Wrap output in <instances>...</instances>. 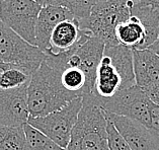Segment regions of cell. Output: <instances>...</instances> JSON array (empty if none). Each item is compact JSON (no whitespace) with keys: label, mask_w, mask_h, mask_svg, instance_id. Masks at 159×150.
<instances>
[{"label":"cell","mask_w":159,"mask_h":150,"mask_svg":"<svg viewBox=\"0 0 159 150\" xmlns=\"http://www.w3.org/2000/svg\"><path fill=\"white\" fill-rule=\"evenodd\" d=\"M107 120L93 93L82 97V107L66 150H108Z\"/></svg>","instance_id":"3"},{"label":"cell","mask_w":159,"mask_h":150,"mask_svg":"<svg viewBox=\"0 0 159 150\" xmlns=\"http://www.w3.org/2000/svg\"><path fill=\"white\" fill-rule=\"evenodd\" d=\"M33 75L11 64L0 62V89L10 90L29 87Z\"/></svg>","instance_id":"16"},{"label":"cell","mask_w":159,"mask_h":150,"mask_svg":"<svg viewBox=\"0 0 159 150\" xmlns=\"http://www.w3.org/2000/svg\"><path fill=\"white\" fill-rule=\"evenodd\" d=\"M86 34L88 33L81 30L79 21L76 17L61 21L53 30L50 38L48 51L46 53L57 55L67 52L78 45Z\"/></svg>","instance_id":"12"},{"label":"cell","mask_w":159,"mask_h":150,"mask_svg":"<svg viewBox=\"0 0 159 150\" xmlns=\"http://www.w3.org/2000/svg\"><path fill=\"white\" fill-rule=\"evenodd\" d=\"M1 1H3V0H0V2H1Z\"/></svg>","instance_id":"28"},{"label":"cell","mask_w":159,"mask_h":150,"mask_svg":"<svg viewBox=\"0 0 159 150\" xmlns=\"http://www.w3.org/2000/svg\"><path fill=\"white\" fill-rule=\"evenodd\" d=\"M116 37L120 45L132 50H142L146 38V30L141 20L134 14L116 29Z\"/></svg>","instance_id":"14"},{"label":"cell","mask_w":159,"mask_h":150,"mask_svg":"<svg viewBox=\"0 0 159 150\" xmlns=\"http://www.w3.org/2000/svg\"><path fill=\"white\" fill-rule=\"evenodd\" d=\"M139 2L144 5L154 7V8H158L159 7V0H141V1H139Z\"/></svg>","instance_id":"23"},{"label":"cell","mask_w":159,"mask_h":150,"mask_svg":"<svg viewBox=\"0 0 159 150\" xmlns=\"http://www.w3.org/2000/svg\"><path fill=\"white\" fill-rule=\"evenodd\" d=\"M149 50H151L152 52H154L156 55H158L159 56V37H158V39L154 42V43L150 46V47L148 48Z\"/></svg>","instance_id":"24"},{"label":"cell","mask_w":159,"mask_h":150,"mask_svg":"<svg viewBox=\"0 0 159 150\" xmlns=\"http://www.w3.org/2000/svg\"><path fill=\"white\" fill-rule=\"evenodd\" d=\"M75 18L70 11L59 6L44 5L39 14L36 26V46L46 54L54 29L61 21Z\"/></svg>","instance_id":"11"},{"label":"cell","mask_w":159,"mask_h":150,"mask_svg":"<svg viewBox=\"0 0 159 150\" xmlns=\"http://www.w3.org/2000/svg\"><path fill=\"white\" fill-rule=\"evenodd\" d=\"M131 14L136 15L144 25L146 38L142 50L148 49L159 37V7L154 8L137 2L132 6Z\"/></svg>","instance_id":"15"},{"label":"cell","mask_w":159,"mask_h":150,"mask_svg":"<svg viewBox=\"0 0 159 150\" xmlns=\"http://www.w3.org/2000/svg\"><path fill=\"white\" fill-rule=\"evenodd\" d=\"M46 59V54L30 45L0 20V62L24 69L33 75Z\"/></svg>","instance_id":"5"},{"label":"cell","mask_w":159,"mask_h":150,"mask_svg":"<svg viewBox=\"0 0 159 150\" xmlns=\"http://www.w3.org/2000/svg\"><path fill=\"white\" fill-rule=\"evenodd\" d=\"M132 2L133 3H137V2H139V1H141V0H131Z\"/></svg>","instance_id":"27"},{"label":"cell","mask_w":159,"mask_h":150,"mask_svg":"<svg viewBox=\"0 0 159 150\" xmlns=\"http://www.w3.org/2000/svg\"><path fill=\"white\" fill-rule=\"evenodd\" d=\"M82 107V98H77L61 110L45 117H30L28 124L36 128L60 147L66 149L71 139L72 130Z\"/></svg>","instance_id":"6"},{"label":"cell","mask_w":159,"mask_h":150,"mask_svg":"<svg viewBox=\"0 0 159 150\" xmlns=\"http://www.w3.org/2000/svg\"><path fill=\"white\" fill-rule=\"evenodd\" d=\"M29 118L28 87L0 89V126H24Z\"/></svg>","instance_id":"10"},{"label":"cell","mask_w":159,"mask_h":150,"mask_svg":"<svg viewBox=\"0 0 159 150\" xmlns=\"http://www.w3.org/2000/svg\"><path fill=\"white\" fill-rule=\"evenodd\" d=\"M107 131L108 150H132L127 141L124 139L123 136L119 133V131L116 129L115 125L110 120H107Z\"/></svg>","instance_id":"20"},{"label":"cell","mask_w":159,"mask_h":150,"mask_svg":"<svg viewBox=\"0 0 159 150\" xmlns=\"http://www.w3.org/2000/svg\"><path fill=\"white\" fill-rule=\"evenodd\" d=\"M0 150H28L24 126H0Z\"/></svg>","instance_id":"17"},{"label":"cell","mask_w":159,"mask_h":150,"mask_svg":"<svg viewBox=\"0 0 159 150\" xmlns=\"http://www.w3.org/2000/svg\"><path fill=\"white\" fill-rule=\"evenodd\" d=\"M95 3L92 0H47L45 5L59 6L67 9L78 20L89 16Z\"/></svg>","instance_id":"19"},{"label":"cell","mask_w":159,"mask_h":150,"mask_svg":"<svg viewBox=\"0 0 159 150\" xmlns=\"http://www.w3.org/2000/svg\"><path fill=\"white\" fill-rule=\"evenodd\" d=\"M42 7L34 0H3L0 2V20L36 46V26Z\"/></svg>","instance_id":"7"},{"label":"cell","mask_w":159,"mask_h":150,"mask_svg":"<svg viewBox=\"0 0 159 150\" xmlns=\"http://www.w3.org/2000/svg\"><path fill=\"white\" fill-rule=\"evenodd\" d=\"M34 1H36L37 3H39L40 5L44 6L46 4V2H47V0H34Z\"/></svg>","instance_id":"25"},{"label":"cell","mask_w":159,"mask_h":150,"mask_svg":"<svg viewBox=\"0 0 159 150\" xmlns=\"http://www.w3.org/2000/svg\"><path fill=\"white\" fill-rule=\"evenodd\" d=\"M94 3H98V2H103V1H107V0H92Z\"/></svg>","instance_id":"26"},{"label":"cell","mask_w":159,"mask_h":150,"mask_svg":"<svg viewBox=\"0 0 159 150\" xmlns=\"http://www.w3.org/2000/svg\"><path fill=\"white\" fill-rule=\"evenodd\" d=\"M149 111H150V127L149 129L153 135L159 141V107L154 105L150 101L149 103Z\"/></svg>","instance_id":"21"},{"label":"cell","mask_w":159,"mask_h":150,"mask_svg":"<svg viewBox=\"0 0 159 150\" xmlns=\"http://www.w3.org/2000/svg\"><path fill=\"white\" fill-rule=\"evenodd\" d=\"M104 116L127 141L132 150H159V141L149 128L129 118L104 111Z\"/></svg>","instance_id":"9"},{"label":"cell","mask_w":159,"mask_h":150,"mask_svg":"<svg viewBox=\"0 0 159 150\" xmlns=\"http://www.w3.org/2000/svg\"><path fill=\"white\" fill-rule=\"evenodd\" d=\"M77 98L80 97L66 90L62 85L59 72L48 66L44 61L28 87L30 117H45L61 110Z\"/></svg>","instance_id":"2"},{"label":"cell","mask_w":159,"mask_h":150,"mask_svg":"<svg viewBox=\"0 0 159 150\" xmlns=\"http://www.w3.org/2000/svg\"><path fill=\"white\" fill-rule=\"evenodd\" d=\"M131 0H107L95 3L89 16L78 20L81 30L98 38L106 46L120 45L116 37V29L131 16Z\"/></svg>","instance_id":"4"},{"label":"cell","mask_w":159,"mask_h":150,"mask_svg":"<svg viewBox=\"0 0 159 150\" xmlns=\"http://www.w3.org/2000/svg\"><path fill=\"white\" fill-rule=\"evenodd\" d=\"M146 95L154 105L159 107V82L143 88Z\"/></svg>","instance_id":"22"},{"label":"cell","mask_w":159,"mask_h":150,"mask_svg":"<svg viewBox=\"0 0 159 150\" xmlns=\"http://www.w3.org/2000/svg\"><path fill=\"white\" fill-rule=\"evenodd\" d=\"M134 85L133 50L123 45L106 46L96 71L93 94L99 98H110Z\"/></svg>","instance_id":"1"},{"label":"cell","mask_w":159,"mask_h":150,"mask_svg":"<svg viewBox=\"0 0 159 150\" xmlns=\"http://www.w3.org/2000/svg\"><path fill=\"white\" fill-rule=\"evenodd\" d=\"M98 101L104 111L129 118L146 126L147 128L150 127V99L146 95L144 89L137 84L120 90L110 98H98Z\"/></svg>","instance_id":"8"},{"label":"cell","mask_w":159,"mask_h":150,"mask_svg":"<svg viewBox=\"0 0 159 150\" xmlns=\"http://www.w3.org/2000/svg\"><path fill=\"white\" fill-rule=\"evenodd\" d=\"M136 84L145 88L159 82V56L149 49L133 50Z\"/></svg>","instance_id":"13"},{"label":"cell","mask_w":159,"mask_h":150,"mask_svg":"<svg viewBox=\"0 0 159 150\" xmlns=\"http://www.w3.org/2000/svg\"><path fill=\"white\" fill-rule=\"evenodd\" d=\"M28 150H66L28 123L24 125Z\"/></svg>","instance_id":"18"}]
</instances>
